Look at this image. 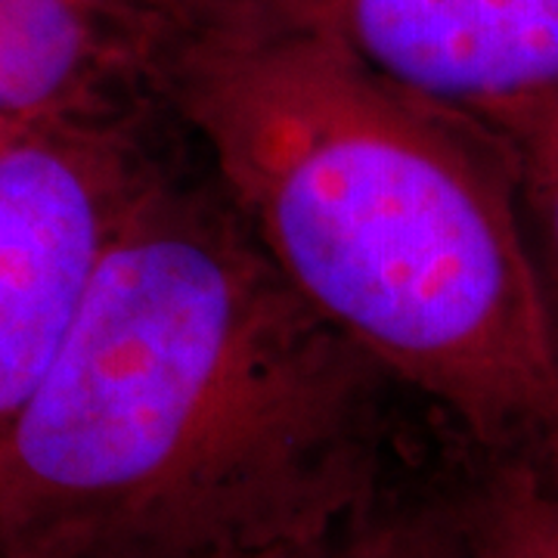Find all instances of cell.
Returning <instances> with one entry per match:
<instances>
[{
    "label": "cell",
    "instance_id": "cell-1",
    "mask_svg": "<svg viewBox=\"0 0 558 558\" xmlns=\"http://www.w3.org/2000/svg\"><path fill=\"white\" fill-rule=\"evenodd\" d=\"M391 385L156 168L0 444V556L319 558L379 506Z\"/></svg>",
    "mask_w": 558,
    "mask_h": 558
},
{
    "label": "cell",
    "instance_id": "cell-2",
    "mask_svg": "<svg viewBox=\"0 0 558 558\" xmlns=\"http://www.w3.org/2000/svg\"><path fill=\"white\" fill-rule=\"evenodd\" d=\"M156 97L274 267L388 379L487 457L556 432V323L494 134L240 0H196Z\"/></svg>",
    "mask_w": 558,
    "mask_h": 558
},
{
    "label": "cell",
    "instance_id": "cell-3",
    "mask_svg": "<svg viewBox=\"0 0 558 558\" xmlns=\"http://www.w3.org/2000/svg\"><path fill=\"white\" fill-rule=\"evenodd\" d=\"M156 168L134 116L0 131V444L53 366Z\"/></svg>",
    "mask_w": 558,
    "mask_h": 558
},
{
    "label": "cell",
    "instance_id": "cell-4",
    "mask_svg": "<svg viewBox=\"0 0 558 558\" xmlns=\"http://www.w3.org/2000/svg\"><path fill=\"white\" fill-rule=\"evenodd\" d=\"M499 137L558 102V0H240Z\"/></svg>",
    "mask_w": 558,
    "mask_h": 558
},
{
    "label": "cell",
    "instance_id": "cell-5",
    "mask_svg": "<svg viewBox=\"0 0 558 558\" xmlns=\"http://www.w3.org/2000/svg\"><path fill=\"white\" fill-rule=\"evenodd\" d=\"M159 53L47 0H0V121L131 119Z\"/></svg>",
    "mask_w": 558,
    "mask_h": 558
},
{
    "label": "cell",
    "instance_id": "cell-6",
    "mask_svg": "<svg viewBox=\"0 0 558 558\" xmlns=\"http://www.w3.org/2000/svg\"><path fill=\"white\" fill-rule=\"evenodd\" d=\"M447 506L469 558H558V487L531 453L490 457Z\"/></svg>",
    "mask_w": 558,
    "mask_h": 558
},
{
    "label": "cell",
    "instance_id": "cell-7",
    "mask_svg": "<svg viewBox=\"0 0 558 558\" xmlns=\"http://www.w3.org/2000/svg\"><path fill=\"white\" fill-rule=\"evenodd\" d=\"M319 558H469L450 506H373Z\"/></svg>",
    "mask_w": 558,
    "mask_h": 558
},
{
    "label": "cell",
    "instance_id": "cell-8",
    "mask_svg": "<svg viewBox=\"0 0 558 558\" xmlns=\"http://www.w3.org/2000/svg\"><path fill=\"white\" fill-rule=\"evenodd\" d=\"M47 3L78 10L90 20L106 22L124 35L149 44L159 53V62L196 10V0H47Z\"/></svg>",
    "mask_w": 558,
    "mask_h": 558
},
{
    "label": "cell",
    "instance_id": "cell-9",
    "mask_svg": "<svg viewBox=\"0 0 558 558\" xmlns=\"http://www.w3.org/2000/svg\"><path fill=\"white\" fill-rule=\"evenodd\" d=\"M521 211L558 336V168L519 178Z\"/></svg>",
    "mask_w": 558,
    "mask_h": 558
},
{
    "label": "cell",
    "instance_id": "cell-10",
    "mask_svg": "<svg viewBox=\"0 0 558 558\" xmlns=\"http://www.w3.org/2000/svg\"><path fill=\"white\" fill-rule=\"evenodd\" d=\"M519 178L558 168V102L499 134Z\"/></svg>",
    "mask_w": 558,
    "mask_h": 558
},
{
    "label": "cell",
    "instance_id": "cell-11",
    "mask_svg": "<svg viewBox=\"0 0 558 558\" xmlns=\"http://www.w3.org/2000/svg\"><path fill=\"white\" fill-rule=\"evenodd\" d=\"M531 457L537 459L539 469L546 472V478L553 481V484L558 487V428L553 432V435H549V438L543 440V444H539V447L534 450V453H531Z\"/></svg>",
    "mask_w": 558,
    "mask_h": 558
},
{
    "label": "cell",
    "instance_id": "cell-12",
    "mask_svg": "<svg viewBox=\"0 0 558 558\" xmlns=\"http://www.w3.org/2000/svg\"><path fill=\"white\" fill-rule=\"evenodd\" d=\"M7 124H16V121H0V131H3V128H7Z\"/></svg>",
    "mask_w": 558,
    "mask_h": 558
},
{
    "label": "cell",
    "instance_id": "cell-13",
    "mask_svg": "<svg viewBox=\"0 0 558 558\" xmlns=\"http://www.w3.org/2000/svg\"><path fill=\"white\" fill-rule=\"evenodd\" d=\"M0 558H10V556H0Z\"/></svg>",
    "mask_w": 558,
    "mask_h": 558
}]
</instances>
